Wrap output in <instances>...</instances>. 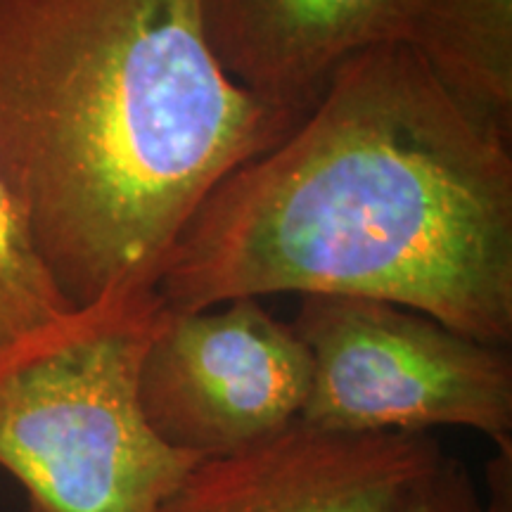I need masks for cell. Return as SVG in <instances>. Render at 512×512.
<instances>
[{
  "mask_svg": "<svg viewBox=\"0 0 512 512\" xmlns=\"http://www.w3.org/2000/svg\"><path fill=\"white\" fill-rule=\"evenodd\" d=\"M510 145L406 43L361 50L211 192L157 290L171 311L285 292L380 299L510 347Z\"/></svg>",
  "mask_w": 512,
  "mask_h": 512,
  "instance_id": "obj_1",
  "label": "cell"
},
{
  "mask_svg": "<svg viewBox=\"0 0 512 512\" xmlns=\"http://www.w3.org/2000/svg\"><path fill=\"white\" fill-rule=\"evenodd\" d=\"M299 121L223 72L200 0H0V178L74 309L157 290L211 192Z\"/></svg>",
  "mask_w": 512,
  "mask_h": 512,
  "instance_id": "obj_2",
  "label": "cell"
},
{
  "mask_svg": "<svg viewBox=\"0 0 512 512\" xmlns=\"http://www.w3.org/2000/svg\"><path fill=\"white\" fill-rule=\"evenodd\" d=\"M159 290H121L0 351V470L24 512H162L200 460L164 444L138 399L164 320Z\"/></svg>",
  "mask_w": 512,
  "mask_h": 512,
  "instance_id": "obj_3",
  "label": "cell"
},
{
  "mask_svg": "<svg viewBox=\"0 0 512 512\" xmlns=\"http://www.w3.org/2000/svg\"><path fill=\"white\" fill-rule=\"evenodd\" d=\"M292 328L309 351L302 420L342 434H430L465 427L512 439V358L406 306L302 297Z\"/></svg>",
  "mask_w": 512,
  "mask_h": 512,
  "instance_id": "obj_4",
  "label": "cell"
},
{
  "mask_svg": "<svg viewBox=\"0 0 512 512\" xmlns=\"http://www.w3.org/2000/svg\"><path fill=\"white\" fill-rule=\"evenodd\" d=\"M311 361L261 299L166 309L138 373L147 425L195 460L233 456L302 420Z\"/></svg>",
  "mask_w": 512,
  "mask_h": 512,
  "instance_id": "obj_5",
  "label": "cell"
},
{
  "mask_svg": "<svg viewBox=\"0 0 512 512\" xmlns=\"http://www.w3.org/2000/svg\"><path fill=\"white\" fill-rule=\"evenodd\" d=\"M446 456L432 434L297 422L259 446L200 460L162 512H399Z\"/></svg>",
  "mask_w": 512,
  "mask_h": 512,
  "instance_id": "obj_6",
  "label": "cell"
},
{
  "mask_svg": "<svg viewBox=\"0 0 512 512\" xmlns=\"http://www.w3.org/2000/svg\"><path fill=\"white\" fill-rule=\"evenodd\" d=\"M415 0H200L216 60L268 110L304 119L342 62L401 43Z\"/></svg>",
  "mask_w": 512,
  "mask_h": 512,
  "instance_id": "obj_7",
  "label": "cell"
},
{
  "mask_svg": "<svg viewBox=\"0 0 512 512\" xmlns=\"http://www.w3.org/2000/svg\"><path fill=\"white\" fill-rule=\"evenodd\" d=\"M401 43L467 117L512 143V0H415Z\"/></svg>",
  "mask_w": 512,
  "mask_h": 512,
  "instance_id": "obj_8",
  "label": "cell"
},
{
  "mask_svg": "<svg viewBox=\"0 0 512 512\" xmlns=\"http://www.w3.org/2000/svg\"><path fill=\"white\" fill-rule=\"evenodd\" d=\"M72 309L0 178V351Z\"/></svg>",
  "mask_w": 512,
  "mask_h": 512,
  "instance_id": "obj_9",
  "label": "cell"
},
{
  "mask_svg": "<svg viewBox=\"0 0 512 512\" xmlns=\"http://www.w3.org/2000/svg\"><path fill=\"white\" fill-rule=\"evenodd\" d=\"M399 512H486L484 496L470 470L446 456L432 475L418 484Z\"/></svg>",
  "mask_w": 512,
  "mask_h": 512,
  "instance_id": "obj_10",
  "label": "cell"
},
{
  "mask_svg": "<svg viewBox=\"0 0 512 512\" xmlns=\"http://www.w3.org/2000/svg\"><path fill=\"white\" fill-rule=\"evenodd\" d=\"M496 456L486 465V512H510L512 510V439L496 444Z\"/></svg>",
  "mask_w": 512,
  "mask_h": 512,
  "instance_id": "obj_11",
  "label": "cell"
}]
</instances>
